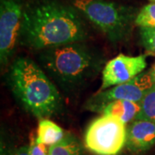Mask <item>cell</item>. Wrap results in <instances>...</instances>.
I'll use <instances>...</instances> for the list:
<instances>
[{
	"instance_id": "cell-1",
	"label": "cell",
	"mask_w": 155,
	"mask_h": 155,
	"mask_svg": "<svg viewBox=\"0 0 155 155\" xmlns=\"http://www.w3.org/2000/svg\"><path fill=\"white\" fill-rule=\"evenodd\" d=\"M88 30L78 11L57 0H34L22 10L19 43L34 51L84 42Z\"/></svg>"
},
{
	"instance_id": "cell-2",
	"label": "cell",
	"mask_w": 155,
	"mask_h": 155,
	"mask_svg": "<svg viewBox=\"0 0 155 155\" xmlns=\"http://www.w3.org/2000/svg\"><path fill=\"white\" fill-rule=\"evenodd\" d=\"M7 83L22 107L40 120L59 114L63 100L54 82L31 59L18 57L12 62Z\"/></svg>"
},
{
	"instance_id": "cell-3",
	"label": "cell",
	"mask_w": 155,
	"mask_h": 155,
	"mask_svg": "<svg viewBox=\"0 0 155 155\" xmlns=\"http://www.w3.org/2000/svg\"><path fill=\"white\" fill-rule=\"evenodd\" d=\"M39 63L47 75L63 91L83 87L100 72L104 59L84 42L61 45L38 52Z\"/></svg>"
},
{
	"instance_id": "cell-4",
	"label": "cell",
	"mask_w": 155,
	"mask_h": 155,
	"mask_svg": "<svg viewBox=\"0 0 155 155\" xmlns=\"http://www.w3.org/2000/svg\"><path fill=\"white\" fill-rule=\"evenodd\" d=\"M72 5L112 43H121L129 38L137 16L133 8L105 0H73Z\"/></svg>"
},
{
	"instance_id": "cell-5",
	"label": "cell",
	"mask_w": 155,
	"mask_h": 155,
	"mask_svg": "<svg viewBox=\"0 0 155 155\" xmlns=\"http://www.w3.org/2000/svg\"><path fill=\"white\" fill-rule=\"evenodd\" d=\"M126 124L118 118L102 115L90 123L84 134V147L97 155H117L126 146Z\"/></svg>"
},
{
	"instance_id": "cell-6",
	"label": "cell",
	"mask_w": 155,
	"mask_h": 155,
	"mask_svg": "<svg viewBox=\"0 0 155 155\" xmlns=\"http://www.w3.org/2000/svg\"><path fill=\"white\" fill-rule=\"evenodd\" d=\"M153 84L149 72H142L133 80L97 91L86 103L89 110L101 112L107 104L115 101H132L140 103L147 91Z\"/></svg>"
},
{
	"instance_id": "cell-7",
	"label": "cell",
	"mask_w": 155,
	"mask_h": 155,
	"mask_svg": "<svg viewBox=\"0 0 155 155\" xmlns=\"http://www.w3.org/2000/svg\"><path fill=\"white\" fill-rule=\"evenodd\" d=\"M23 7L17 0H1L0 3V61L9 62L19 40Z\"/></svg>"
},
{
	"instance_id": "cell-8",
	"label": "cell",
	"mask_w": 155,
	"mask_h": 155,
	"mask_svg": "<svg viewBox=\"0 0 155 155\" xmlns=\"http://www.w3.org/2000/svg\"><path fill=\"white\" fill-rule=\"evenodd\" d=\"M146 67L147 60L145 55L118 54L108 61L103 67L102 84L98 91L133 80L143 72Z\"/></svg>"
},
{
	"instance_id": "cell-9",
	"label": "cell",
	"mask_w": 155,
	"mask_h": 155,
	"mask_svg": "<svg viewBox=\"0 0 155 155\" xmlns=\"http://www.w3.org/2000/svg\"><path fill=\"white\" fill-rule=\"evenodd\" d=\"M155 145V122L134 120L127 128L126 147L133 153H141Z\"/></svg>"
},
{
	"instance_id": "cell-10",
	"label": "cell",
	"mask_w": 155,
	"mask_h": 155,
	"mask_svg": "<svg viewBox=\"0 0 155 155\" xmlns=\"http://www.w3.org/2000/svg\"><path fill=\"white\" fill-rule=\"evenodd\" d=\"M140 110V103L132 101H115L107 104L100 113L102 115L116 117L124 124H127L136 119Z\"/></svg>"
},
{
	"instance_id": "cell-11",
	"label": "cell",
	"mask_w": 155,
	"mask_h": 155,
	"mask_svg": "<svg viewBox=\"0 0 155 155\" xmlns=\"http://www.w3.org/2000/svg\"><path fill=\"white\" fill-rule=\"evenodd\" d=\"M64 130L49 119H41L39 122L36 140L46 146H54L64 139Z\"/></svg>"
},
{
	"instance_id": "cell-12",
	"label": "cell",
	"mask_w": 155,
	"mask_h": 155,
	"mask_svg": "<svg viewBox=\"0 0 155 155\" xmlns=\"http://www.w3.org/2000/svg\"><path fill=\"white\" fill-rule=\"evenodd\" d=\"M48 155H84V147L75 136L68 134L61 142L48 147Z\"/></svg>"
},
{
	"instance_id": "cell-13",
	"label": "cell",
	"mask_w": 155,
	"mask_h": 155,
	"mask_svg": "<svg viewBox=\"0 0 155 155\" xmlns=\"http://www.w3.org/2000/svg\"><path fill=\"white\" fill-rule=\"evenodd\" d=\"M140 104V110L135 120L155 122V84L147 91Z\"/></svg>"
},
{
	"instance_id": "cell-14",
	"label": "cell",
	"mask_w": 155,
	"mask_h": 155,
	"mask_svg": "<svg viewBox=\"0 0 155 155\" xmlns=\"http://www.w3.org/2000/svg\"><path fill=\"white\" fill-rule=\"evenodd\" d=\"M135 24L140 28H155V3L141 8L137 13Z\"/></svg>"
},
{
	"instance_id": "cell-15",
	"label": "cell",
	"mask_w": 155,
	"mask_h": 155,
	"mask_svg": "<svg viewBox=\"0 0 155 155\" xmlns=\"http://www.w3.org/2000/svg\"><path fill=\"white\" fill-rule=\"evenodd\" d=\"M140 36L147 52L155 56V28H140Z\"/></svg>"
},
{
	"instance_id": "cell-16",
	"label": "cell",
	"mask_w": 155,
	"mask_h": 155,
	"mask_svg": "<svg viewBox=\"0 0 155 155\" xmlns=\"http://www.w3.org/2000/svg\"><path fill=\"white\" fill-rule=\"evenodd\" d=\"M29 147V155H48V148L44 144H41L36 140V136L34 134L30 138Z\"/></svg>"
},
{
	"instance_id": "cell-17",
	"label": "cell",
	"mask_w": 155,
	"mask_h": 155,
	"mask_svg": "<svg viewBox=\"0 0 155 155\" xmlns=\"http://www.w3.org/2000/svg\"><path fill=\"white\" fill-rule=\"evenodd\" d=\"M7 155H29V147L27 146L18 147V148L10 151Z\"/></svg>"
},
{
	"instance_id": "cell-18",
	"label": "cell",
	"mask_w": 155,
	"mask_h": 155,
	"mask_svg": "<svg viewBox=\"0 0 155 155\" xmlns=\"http://www.w3.org/2000/svg\"><path fill=\"white\" fill-rule=\"evenodd\" d=\"M150 77H151V79H152V82L153 84H155V64L153 66L152 69L149 71Z\"/></svg>"
},
{
	"instance_id": "cell-19",
	"label": "cell",
	"mask_w": 155,
	"mask_h": 155,
	"mask_svg": "<svg viewBox=\"0 0 155 155\" xmlns=\"http://www.w3.org/2000/svg\"><path fill=\"white\" fill-rule=\"evenodd\" d=\"M150 1H151L152 3H155V0H150Z\"/></svg>"
}]
</instances>
